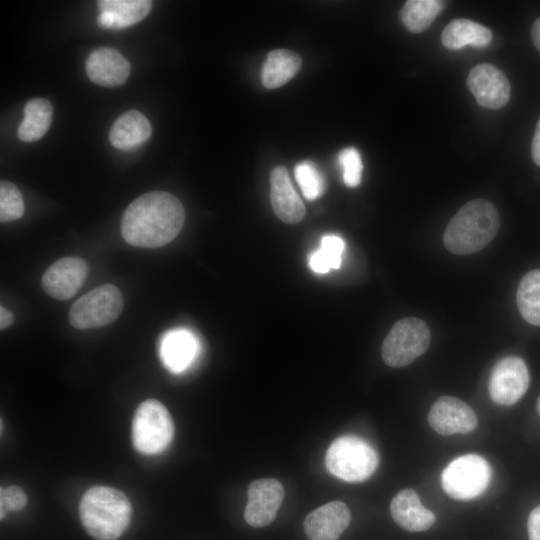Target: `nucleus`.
Segmentation results:
<instances>
[{
  "mask_svg": "<svg viewBox=\"0 0 540 540\" xmlns=\"http://www.w3.org/2000/svg\"><path fill=\"white\" fill-rule=\"evenodd\" d=\"M527 529L530 540H540V504L530 512Z\"/></svg>",
  "mask_w": 540,
  "mask_h": 540,
  "instance_id": "nucleus-31",
  "label": "nucleus"
},
{
  "mask_svg": "<svg viewBox=\"0 0 540 540\" xmlns=\"http://www.w3.org/2000/svg\"><path fill=\"white\" fill-rule=\"evenodd\" d=\"M89 79L103 87H117L126 82L130 74V64L117 50L99 47L93 50L85 63Z\"/></svg>",
  "mask_w": 540,
  "mask_h": 540,
  "instance_id": "nucleus-15",
  "label": "nucleus"
},
{
  "mask_svg": "<svg viewBox=\"0 0 540 540\" xmlns=\"http://www.w3.org/2000/svg\"><path fill=\"white\" fill-rule=\"evenodd\" d=\"M390 512L395 523L408 532L428 530L436 521L435 514L422 505L417 492L411 488L403 489L394 496Z\"/></svg>",
  "mask_w": 540,
  "mask_h": 540,
  "instance_id": "nucleus-17",
  "label": "nucleus"
},
{
  "mask_svg": "<svg viewBox=\"0 0 540 540\" xmlns=\"http://www.w3.org/2000/svg\"><path fill=\"white\" fill-rule=\"evenodd\" d=\"M294 175L306 199L316 200L325 192L324 177L313 162H299L294 168Z\"/></svg>",
  "mask_w": 540,
  "mask_h": 540,
  "instance_id": "nucleus-27",
  "label": "nucleus"
},
{
  "mask_svg": "<svg viewBox=\"0 0 540 540\" xmlns=\"http://www.w3.org/2000/svg\"><path fill=\"white\" fill-rule=\"evenodd\" d=\"M24 214V201L19 189L11 182L0 183V220L14 221Z\"/></svg>",
  "mask_w": 540,
  "mask_h": 540,
  "instance_id": "nucleus-28",
  "label": "nucleus"
},
{
  "mask_svg": "<svg viewBox=\"0 0 540 540\" xmlns=\"http://www.w3.org/2000/svg\"><path fill=\"white\" fill-rule=\"evenodd\" d=\"M531 37L535 47L540 51V17L532 25Z\"/></svg>",
  "mask_w": 540,
  "mask_h": 540,
  "instance_id": "nucleus-34",
  "label": "nucleus"
},
{
  "mask_svg": "<svg viewBox=\"0 0 540 540\" xmlns=\"http://www.w3.org/2000/svg\"><path fill=\"white\" fill-rule=\"evenodd\" d=\"M81 523L96 540H116L128 528L132 507L124 493L107 486H93L81 498Z\"/></svg>",
  "mask_w": 540,
  "mask_h": 540,
  "instance_id": "nucleus-3",
  "label": "nucleus"
},
{
  "mask_svg": "<svg viewBox=\"0 0 540 540\" xmlns=\"http://www.w3.org/2000/svg\"><path fill=\"white\" fill-rule=\"evenodd\" d=\"M428 423L436 433L449 436L472 432L478 425V418L474 410L461 399L441 396L430 408Z\"/></svg>",
  "mask_w": 540,
  "mask_h": 540,
  "instance_id": "nucleus-11",
  "label": "nucleus"
},
{
  "mask_svg": "<svg viewBox=\"0 0 540 540\" xmlns=\"http://www.w3.org/2000/svg\"><path fill=\"white\" fill-rule=\"evenodd\" d=\"M13 323V314L3 306L0 307V328L6 329Z\"/></svg>",
  "mask_w": 540,
  "mask_h": 540,
  "instance_id": "nucleus-33",
  "label": "nucleus"
},
{
  "mask_svg": "<svg viewBox=\"0 0 540 540\" xmlns=\"http://www.w3.org/2000/svg\"><path fill=\"white\" fill-rule=\"evenodd\" d=\"M529 383L530 375L524 360L518 356H507L493 366L488 391L494 403L510 406L526 393Z\"/></svg>",
  "mask_w": 540,
  "mask_h": 540,
  "instance_id": "nucleus-9",
  "label": "nucleus"
},
{
  "mask_svg": "<svg viewBox=\"0 0 540 540\" xmlns=\"http://www.w3.org/2000/svg\"><path fill=\"white\" fill-rule=\"evenodd\" d=\"M491 467L481 456L467 454L451 461L443 470L441 484L445 493L455 500H471L487 489Z\"/></svg>",
  "mask_w": 540,
  "mask_h": 540,
  "instance_id": "nucleus-8",
  "label": "nucleus"
},
{
  "mask_svg": "<svg viewBox=\"0 0 540 540\" xmlns=\"http://www.w3.org/2000/svg\"><path fill=\"white\" fill-rule=\"evenodd\" d=\"M199 342L187 329L178 328L167 332L161 342L159 353L164 366L173 373L185 371L197 358Z\"/></svg>",
  "mask_w": 540,
  "mask_h": 540,
  "instance_id": "nucleus-18",
  "label": "nucleus"
},
{
  "mask_svg": "<svg viewBox=\"0 0 540 540\" xmlns=\"http://www.w3.org/2000/svg\"><path fill=\"white\" fill-rule=\"evenodd\" d=\"M492 40L491 30L469 19H453L441 34L442 44L450 50H458L467 45L485 47Z\"/></svg>",
  "mask_w": 540,
  "mask_h": 540,
  "instance_id": "nucleus-21",
  "label": "nucleus"
},
{
  "mask_svg": "<svg viewBox=\"0 0 540 540\" xmlns=\"http://www.w3.org/2000/svg\"><path fill=\"white\" fill-rule=\"evenodd\" d=\"M247 497L245 521L252 527H265L276 518L284 499V489L276 479H257L248 486Z\"/></svg>",
  "mask_w": 540,
  "mask_h": 540,
  "instance_id": "nucleus-10",
  "label": "nucleus"
},
{
  "mask_svg": "<svg viewBox=\"0 0 540 540\" xmlns=\"http://www.w3.org/2000/svg\"><path fill=\"white\" fill-rule=\"evenodd\" d=\"M173 435V420L161 402L148 399L137 407L132 421V442L139 452L158 454L171 443Z\"/></svg>",
  "mask_w": 540,
  "mask_h": 540,
  "instance_id": "nucleus-5",
  "label": "nucleus"
},
{
  "mask_svg": "<svg viewBox=\"0 0 540 540\" xmlns=\"http://www.w3.org/2000/svg\"><path fill=\"white\" fill-rule=\"evenodd\" d=\"M467 86L477 103L484 108H502L510 99L509 80L500 69L489 63L476 65L470 70Z\"/></svg>",
  "mask_w": 540,
  "mask_h": 540,
  "instance_id": "nucleus-12",
  "label": "nucleus"
},
{
  "mask_svg": "<svg viewBox=\"0 0 540 540\" xmlns=\"http://www.w3.org/2000/svg\"><path fill=\"white\" fill-rule=\"evenodd\" d=\"M444 3L438 0H408L399 12L403 25L412 33H421L428 29Z\"/></svg>",
  "mask_w": 540,
  "mask_h": 540,
  "instance_id": "nucleus-24",
  "label": "nucleus"
},
{
  "mask_svg": "<svg viewBox=\"0 0 540 540\" xmlns=\"http://www.w3.org/2000/svg\"><path fill=\"white\" fill-rule=\"evenodd\" d=\"M499 226L496 207L488 200L474 199L464 204L450 220L443 243L454 254H473L493 240Z\"/></svg>",
  "mask_w": 540,
  "mask_h": 540,
  "instance_id": "nucleus-2",
  "label": "nucleus"
},
{
  "mask_svg": "<svg viewBox=\"0 0 540 540\" xmlns=\"http://www.w3.org/2000/svg\"><path fill=\"white\" fill-rule=\"evenodd\" d=\"M53 108L44 98L29 100L24 106V117L18 127V137L24 142L42 138L52 122Z\"/></svg>",
  "mask_w": 540,
  "mask_h": 540,
  "instance_id": "nucleus-23",
  "label": "nucleus"
},
{
  "mask_svg": "<svg viewBox=\"0 0 540 540\" xmlns=\"http://www.w3.org/2000/svg\"><path fill=\"white\" fill-rule=\"evenodd\" d=\"M27 503V496L22 488L9 486L0 491L1 519L10 511L21 510Z\"/></svg>",
  "mask_w": 540,
  "mask_h": 540,
  "instance_id": "nucleus-30",
  "label": "nucleus"
},
{
  "mask_svg": "<svg viewBox=\"0 0 540 540\" xmlns=\"http://www.w3.org/2000/svg\"><path fill=\"white\" fill-rule=\"evenodd\" d=\"M351 513L341 501H332L310 512L304 520L309 540H338L349 526Z\"/></svg>",
  "mask_w": 540,
  "mask_h": 540,
  "instance_id": "nucleus-14",
  "label": "nucleus"
},
{
  "mask_svg": "<svg viewBox=\"0 0 540 540\" xmlns=\"http://www.w3.org/2000/svg\"><path fill=\"white\" fill-rule=\"evenodd\" d=\"M151 135V125L144 114L138 110H129L120 115L113 123L109 140L119 150H132Z\"/></svg>",
  "mask_w": 540,
  "mask_h": 540,
  "instance_id": "nucleus-20",
  "label": "nucleus"
},
{
  "mask_svg": "<svg viewBox=\"0 0 540 540\" xmlns=\"http://www.w3.org/2000/svg\"><path fill=\"white\" fill-rule=\"evenodd\" d=\"M270 202L275 215L285 223L296 224L305 216V206L283 166L275 167L270 173Z\"/></svg>",
  "mask_w": 540,
  "mask_h": 540,
  "instance_id": "nucleus-16",
  "label": "nucleus"
},
{
  "mask_svg": "<svg viewBox=\"0 0 540 540\" xmlns=\"http://www.w3.org/2000/svg\"><path fill=\"white\" fill-rule=\"evenodd\" d=\"M379 458L374 447L360 436L348 434L336 438L325 455L327 470L350 483L367 480L377 469Z\"/></svg>",
  "mask_w": 540,
  "mask_h": 540,
  "instance_id": "nucleus-4",
  "label": "nucleus"
},
{
  "mask_svg": "<svg viewBox=\"0 0 540 540\" xmlns=\"http://www.w3.org/2000/svg\"><path fill=\"white\" fill-rule=\"evenodd\" d=\"M87 273L85 260L79 257H63L45 271L41 280L42 288L56 300H68L83 285Z\"/></svg>",
  "mask_w": 540,
  "mask_h": 540,
  "instance_id": "nucleus-13",
  "label": "nucleus"
},
{
  "mask_svg": "<svg viewBox=\"0 0 540 540\" xmlns=\"http://www.w3.org/2000/svg\"><path fill=\"white\" fill-rule=\"evenodd\" d=\"M537 411L540 414V396H539L538 401H537Z\"/></svg>",
  "mask_w": 540,
  "mask_h": 540,
  "instance_id": "nucleus-35",
  "label": "nucleus"
},
{
  "mask_svg": "<svg viewBox=\"0 0 540 540\" xmlns=\"http://www.w3.org/2000/svg\"><path fill=\"white\" fill-rule=\"evenodd\" d=\"M517 305L522 317L540 326V269L526 273L517 289Z\"/></svg>",
  "mask_w": 540,
  "mask_h": 540,
  "instance_id": "nucleus-25",
  "label": "nucleus"
},
{
  "mask_svg": "<svg viewBox=\"0 0 540 540\" xmlns=\"http://www.w3.org/2000/svg\"><path fill=\"white\" fill-rule=\"evenodd\" d=\"M338 162L342 168L344 184L351 188L358 186L363 171L359 152L353 147H347L339 152Z\"/></svg>",
  "mask_w": 540,
  "mask_h": 540,
  "instance_id": "nucleus-29",
  "label": "nucleus"
},
{
  "mask_svg": "<svg viewBox=\"0 0 540 540\" xmlns=\"http://www.w3.org/2000/svg\"><path fill=\"white\" fill-rule=\"evenodd\" d=\"M123 296L113 284H103L77 299L69 310V322L76 329H94L114 322L123 309Z\"/></svg>",
  "mask_w": 540,
  "mask_h": 540,
  "instance_id": "nucleus-6",
  "label": "nucleus"
},
{
  "mask_svg": "<svg viewBox=\"0 0 540 540\" xmlns=\"http://www.w3.org/2000/svg\"><path fill=\"white\" fill-rule=\"evenodd\" d=\"M532 159L540 167V119L538 120L531 146Z\"/></svg>",
  "mask_w": 540,
  "mask_h": 540,
  "instance_id": "nucleus-32",
  "label": "nucleus"
},
{
  "mask_svg": "<svg viewBox=\"0 0 540 540\" xmlns=\"http://www.w3.org/2000/svg\"><path fill=\"white\" fill-rule=\"evenodd\" d=\"M98 24L104 29H123L144 19L150 12L148 0H101Z\"/></svg>",
  "mask_w": 540,
  "mask_h": 540,
  "instance_id": "nucleus-19",
  "label": "nucleus"
},
{
  "mask_svg": "<svg viewBox=\"0 0 540 540\" xmlns=\"http://www.w3.org/2000/svg\"><path fill=\"white\" fill-rule=\"evenodd\" d=\"M345 248L344 240L335 234H326L321 238L320 248L309 256L310 268L319 274H325L331 269H338L342 264V254Z\"/></svg>",
  "mask_w": 540,
  "mask_h": 540,
  "instance_id": "nucleus-26",
  "label": "nucleus"
},
{
  "mask_svg": "<svg viewBox=\"0 0 540 540\" xmlns=\"http://www.w3.org/2000/svg\"><path fill=\"white\" fill-rule=\"evenodd\" d=\"M430 345L427 324L416 317L397 321L382 344V358L391 367H403L421 356Z\"/></svg>",
  "mask_w": 540,
  "mask_h": 540,
  "instance_id": "nucleus-7",
  "label": "nucleus"
},
{
  "mask_svg": "<svg viewBox=\"0 0 540 540\" xmlns=\"http://www.w3.org/2000/svg\"><path fill=\"white\" fill-rule=\"evenodd\" d=\"M301 57L294 51L277 49L268 53L261 71L264 87L275 89L290 81L300 70Z\"/></svg>",
  "mask_w": 540,
  "mask_h": 540,
  "instance_id": "nucleus-22",
  "label": "nucleus"
},
{
  "mask_svg": "<svg viewBox=\"0 0 540 540\" xmlns=\"http://www.w3.org/2000/svg\"><path fill=\"white\" fill-rule=\"evenodd\" d=\"M185 220L184 207L177 197L151 191L137 197L121 219L124 240L140 248H159L174 240Z\"/></svg>",
  "mask_w": 540,
  "mask_h": 540,
  "instance_id": "nucleus-1",
  "label": "nucleus"
}]
</instances>
